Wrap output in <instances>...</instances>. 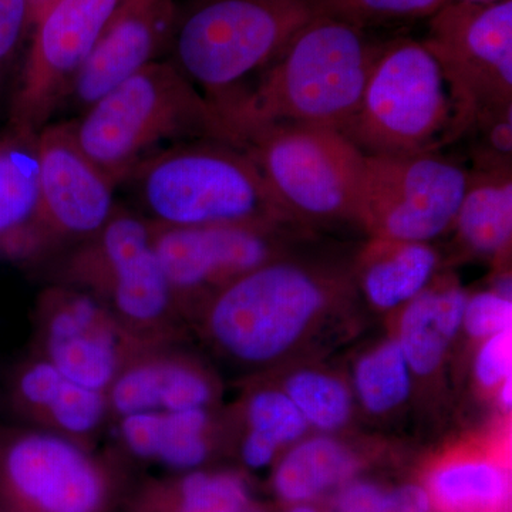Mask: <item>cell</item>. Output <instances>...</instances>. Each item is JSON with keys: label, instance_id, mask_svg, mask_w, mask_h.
I'll list each match as a JSON object with an SVG mask.
<instances>
[{"label": "cell", "instance_id": "6da1fadb", "mask_svg": "<svg viewBox=\"0 0 512 512\" xmlns=\"http://www.w3.org/2000/svg\"><path fill=\"white\" fill-rule=\"evenodd\" d=\"M379 50L365 26L322 13L255 80L215 104L229 141L276 124L342 130L359 106Z\"/></svg>", "mask_w": 512, "mask_h": 512}, {"label": "cell", "instance_id": "7a4b0ae2", "mask_svg": "<svg viewBox=\"0 0 512 512\" xmlns=\"http://www.w3.org/2000/svg\"><path fill=\"white\" fill-rule=\"evenodd\" d=\"M478 106L424 40L380 46L359 106L340 133L369 156L437 154L476 127Z\"/></svg>", "mask_w": 512, "mask_h": 512}, {"label": "cell", "instance_id": "3957f363", "mask_svg": "<svg viewBox=\"0 0 512 512\" xmlns=\"http://www.w3.org/2000/svg\"><path fill=\"white\" fill-rule=\"evenodd\" d=\"M124 183L131 184L154 227L252 225L274 231L298 221L231 141L205 138L165 147Z\"/></svg>", "mask_w": 512, "mask_h": 512}, {"label": "cell", "instance_id": "277c9868", "mask_svg": "<svg viewBox=\"0 0 512 512\" xmlns=\"http://www.w3.org/2000/svg\"><path fill=\"white\" fill-rule=\"evenodd\" d=\"M84 154L117 185L163 147L229 141L217 109L170 59L123 80L72 121Z\"/></svg>", "mask_w": 512, "mask_h": 512}, {"label": "cell", "instance_id": "5b68a950", "mask_svg": "<svg viewBox=\"0 0 512 512\" xmlns=\"http://www.w3.org/2000/svg\"><path fill=\"white\" fill-rule=\"evenodd\" d=\"M325 12L322 0H192L178 12L168 59L215 106Z\"/></svg>", "mask_w": 512, "mask_h": 512}, {"label": "cell", "instance_id": "8992f818", "mask_svg": "<svg viewBox=\"0 0 512 512\" xmlns=\"http://www.w3.org/2000/svg\"><path fill=\"white\" fill-rule=\"evenodd\" d=\"M335 286L308 266L272 259L210 296L205 329L239 363L275 362L325 312Z\"/></svg>", "mask_w": 512, "mask_h": 512}, {"label": "cell", "instance_id": "52a82bcc", "mask_svg": "<svg viewBox=\"0 0 512 512\" xmlns=\"http://www.w3.org/2000/svg\"><path fill=\"white\" fill-rule=\"evenodd\" d=\"M232 143L296 220L360 222L366 154L336 128L276 124L245 131Z\"/></svg>", "mask_w": 512, "mask_h": 512}, {"label": "cell", "instance_id": "ba28073f", "mask_svg": "<svg viewBox=\"0 0 512 512\" xmlns=\"http://www.w3.org/2000/svg\"><path fill=\"white\" fill-rule=\"evenodd\" d=\"M468 173L437 154H366L360 222L376 238L427 242L453 225Z\"/></svg>", "mask_w": 512, "mask_h": 512}, {"label": "cell", "instance_id": "9c48e42d", "mask_svg": "<svg viewBox=\"0 0 512 512\" xmlns=\"http://www.w3.org/2000/svg\"><path fill=\"white\" fill-rule=\"evenodd\" d=\"M120 0H52L33 22L10 128L39 134L69 99L74 82Z\"/></svg>", "mask_w": 512, "mask_h": 512}, {"label": "cell", "instance_id": "30bf717a", "mask_svg": "<svg viewBox=\"0 0 512 512\" xmlns=\"http://www.w3.org/2000/svg\"><path fill=\"white\" fill-rule=\"evenodd\" d=\"M0 494L22 512H100L107 483L72 439L46 430L0 434Z\"/></svg>", "mask_w": 512, "mask_h": 512}, {"label": "cell", "instance_id": "8fae6325", "mask_svg": "<svg viewBox=\"0 0 512 512\" xmlns=\"http://www.w3.org/2000/svg\"><path fill=\"white\" fill-rule=\"evenodd\" d=\"M40 357L80 386L107 393L128 359L147 348L106 305L77 286L49 289L37 308Z\"/></svg>", "mask_w": 512, "mask_h": 512}, {"label": "cell", "instance_id": "7c38bea8", "mask_svg": "<svg viewBox=\"0 0 512 512\" xmlns=\"http://www.w3.org/2000/svg\"><path fill=\"white\" fill-rule=\"evenodd\" d=\"M424 42L466 84L478 117L512 107V0H450L430 16Z\"/></svg>", "mask_w": 512, "mask_h": 512}, {"label": "cell", "instance_id": "4fadbf2b", "mask_svg": "<svg viewBox=\"0 0 512 512\" xmlns=\"http://www.w3.org/2000/svg\"><path fill=\"white\" fill-rule=\"evenodd\" d=\"M39 231L43 247L62 239L86 241L110 220L117 184L84 154L72 121L37 134Z\"/></svg>", "mask_w": 512, "mask_h": 512}, {"label": "cell", "instance_id": "5bb4252c", "mask_svg": "<svg viewBox=\"0 0 512 512\" xmlns=\"http://www.w3.org/2000/svg\"><path fill=\"white\" fill-rule=\"evenodd\" d=\"M154 252L175 302L210 292L276 259L272 229L252 225L154 227Z\"/></svg>", "mask_w": 512, "mask_h": 512}, {"label": "cell", "instance_id": "9a60e30c", "mask_svg": "<svg viewBox=\"0 0 512 512\" xmlns=\"http://www.w3.org/2000/svg\"><path fill=\"white\" fill-rule=\"evenodd\" d=\"M175 0H120L69 94L80 110L160 59L178 18Z\"/></svg>", "mask_w": 512, "mask_h": 512}, {"label": "cell", "instance_id": "2e32d148", "mask_svg": "<svg viewBox=\"0 0 512 512\" xmlns=\"http://www.w3.org/2000/svg\"><path fill=\"white\" fill-rule=\"evenodd\" d=\"M114 416L208 409L214 399L210 376L184 356L147 346L128 359L107 390Z\"/></svg>", "mask_w": 512, "mask_h": 512}, {"label": "cell", "instance_id": "e0dca14e", "mask_svg": "<svg viewBox=\"0 0 512 512\" xmlns=\"http://www.w3.org/2000/svg\"><path fill=\"white\" fill-rule=\"evenodd\" d=\"M10 390L22 416L67 439L92 436L110 413L106 393L74 383L40 356L16 370Z\"/></svg>", "mask_w": 512, "mask_h": 512}, {"label": "cell", "instance_id": "ac0fdd59", "mask_svg": "<svg viewBox=\"0 0 512 512\" xmlns=\"http://www.w3.org/2000/svg\"><path fill=\"white\" fill-rule=\"evenodd\" d=\"M42 249L37 134L9 127L0 136V256L23 259Z\"/></svg>", "mask_w": 512, "mask_h": 512}, {"label": "cell", "instance_id": "d6986e66", "mask_svg": "<svg viewBox=\"0 0 512 512\" xmlns=\"http://www.w3.org/2000/svg\"><path fill=\"white\" fill-rule=\"evenodd\" d=\"M468 296L456 282L427 286L404 305L399 343L413 375H433L463 328Z\"/></svg>", "mask_w": 512, "mask_h": 512}, {"label": "cell", "instance_id": "ffe728a7", "mask_svg": "<svg viewBox=\"0 0 512 512\" xmlns=\"http://www.w3.org/2000/svg\"><path fill=\"white\" fill-rule=\"evenodd\" d=\"M119 434L134 456L175 470L200 467L210 456L208 409L130 414L119 419Z\"/></svg>", "mask_w": 512, "mask_h": 512}, {"label": "cell", "instance_id": "44dd1931", "mask_svg": "<svg viewBox=\"0 0 512 512\" xmlns=\"http://www.w3.org/2000/svg\"><path fill=\"white\" fill-rule=\"evenodd\" d=\"M373 238L362 258V288L367 301L389 311L406 305L430 285L439 255L427 242Z\"/></svg>", "mask_w": 512, "mask_h": 512}, {"label": "cell", "instance_id": "7402d4cb", "mask_svg": "<svg viewBox=\"0 0 512 512\" xmlns=\"http://www.w3.org/2000/svg\"><path fill=\"white\" fill-rule=\"evenodd\" d=\"M451 227L474 254L505 251L512 235L511 167H481L468 174L466 194Z\"/></svg>", "mask_w": 512, "mask_h": 512}, {"label": "cell", "instance_id": "603a6c76", "mask_svg": "<svg viewBox=\"0 0 512 512\" xmlns=\"http://www.w3.org/2000/svg\"><path fill=\"white\" fill-rule=\"evenodd\" d=\"M427 493L437 512H505L511 481L494 458L456 457L431 471Z\"/></svg>", "mask_w": 512, "mask_h": 512}, {"label": "cell", "instance_id": "cb8c5ba5", "mask_svg": "<svg viewBox=\"0 0 512 512\" xmlns=\"http://www.w3.org/2000/svg\"><path fill=\"white\" fill-rule=\"evenodd\" d=\"M356 468V458L339 441L312 437L282 458L275 473V490L288 503H306L348 480Z\"/></svg>", "mask_w": 512, "mask_h": 512}, {"label": "cell", "instance_id": "d4e9b609", "mask_svg": "<svg viewBox=\"0 0 512 512\" xmlns=\"http://www.w3.org/2000/svg\"><path fill=\"white\" fill-rule=\"evenodd\" d=\"M413 372L397 340L382 343L360 357L355 389L367 412L384 414L402 406L412 390Z\"/></svg>", "mask_w": 512, "mask_h": 512}, {"label": "cell", "instance_id": "484cf974", "mask_svg": "<svg viewBox=\"0 0 512 512\" xmlns=\"http://www.w3.org/2000/svg\"><path fill=\"white\" fill-rule=\"evenodd\" d=\"M284 392L291 397L309 426L320 431H335L348 423L352 397L348 387L336 377L316 370L293 373Z\"/></svg>", "mask_w": 512, "mask_h": 512}, {"label": "cell", "instance_id": "4316f807", "mask_svg": "<svg viewBox=\"0 0 512 512\" xmlns=\"http://www.w3.org/2000/svg\"><path fill=\"white\" fill-rule=\"evenodd\" d=\"M248 501L237 474L192 471L175 490L173 512H247Z\"/></svg>", "mask_w": 512, "mask_h": 512}, {"label": "cell", "instance_id": "83f0119b", "mask_svg": "<svg viewBox=\"0 0 512 512\" xmlns=\"http://www.w3.org/2000/svg\"><path fill=\"white\" fill-rule=\"evenodd\" d=\"M248 433L281 448L305 436L309 424L284 390H258L247 404Z\"/></svg>", "mask_w": 512, "mask_h": 512}, {"label": "cell", "instance_id": "f1b7e54d", "mask_svg": "<svg viewBox=\"0 0 512 512\" xmlns=\"http://www.w3.org/2000/svg\"><path fill=\"white\" fill-rule=\"evenodd\" d=\"M450 0H322L326 12L365 26L370 22L429 19Z\"/></svg>", "mask_w": 512, "mask_h": 512}, {"label": "cell", "instance_id": "f546056e", "mask_svg": "<svg viewBox=\"0 0 512 512\" xmlns=\"http://www.w3.org/2000/svg\"><path fill=\"white\" fill-rule=\"evenodd\" d=\"M463 328L474 339L485 340L512 328L510 293L491 289L467 298Z\"/></svg>", "mask_w": 512, "mask_h": 512}, {"label": "cell", "instance_id": "4dcf8cb0", "mask_svg": "<svg viewBox=\"0 0 512 512\" xmlns=\"http://www.w3.org/2000/svg\"><path fill=\"white\" fill-rule=\"evenodd\" d=\"M512 329L485 339L478 350L474 375L484 390H498L511 377Z\"/></svg>", "mask_w": 512, "mask_h": 512}, {"label": "cell", "instance_id": "1f68e13d", "mask_svg": "<svg viewBox=\"0 0 512 512\" xmlns=\"http://www.w3.org/2000/svg\"><path fill=\"white\" fill-rule=\"evenodd\" d=\"M30 29L32 13L29 0H0V82Z\"/></svg>", "mask_w": 512, "mask_h": 512}, {"label": "cell", "instance_id": "d6a6232c", "mask_svg": "<svg viewBox=\"0 0 512 512\" xmlns=\"http://www.w3.org/2000/svg\"><path fill=\"white\" fill-rule=\"evenodd\" d=\"M386 491L379 485L356 481L336 495L335 512H383Z\"/></svg>", "mask_w": 512, "mask_h": 512}, {"label": "cell", "instance_id": "836d02e7", "mask_svg": "<svg viewBox=\"0 0 512 512\" xmlns=\"http://www.w3.org/2000/svg\"><path fill=\"white\" fill-rule=\"evenodd\" d=\"M431 508L426 488L407 484L386 493L383 512H431Z\"/></svg>", "mask_w": 512, "mask_h": 512}, {"label": "cell", "instance_id": "e575fe53", "mask_svg": "<svg viewBox=\"0 0 512 512\" xmlns=\"http://www.w3.org/2000/svg\"><path fill=\"white\" fill-rule=\"evenodd\" d=\"M512 377H508L507 380L500 387H498V399H500V404L503 406L504 410L510 412L511 403H512Z\"/></svg>", "mask_w": 512, "mask_h": 512}, {"label": "cell", "instance_id": "d590c367", "mask_svg": "<svg viewBox=\"0 0 512 512\" xmlns=\"http://www.w3.org/2000/svg\"><path fill=\"white\" fill-rule=\"evenodd\" d=\"M52 0H29L30 13H32V25L39 13L46 8Z\"/></svg>", "mask_w": 512, "mask_h": 512}, {"label": "cell", "instance_id": "8d00e7d4", "mask_svg": "<svg viewBox=\"0 0 512 512\" xmlns=\"http://www.w3.org/2000/svg\"><path fill=\"white\" fill-rule=\"evenodd\" d=\"M288 512H318L315 508L311 507V505L298 504L296 507H293L291 511Z\"/></svg>", "mask_w": 512, "mask_h": 512}, {"label": "cell", "instance_id": "74e56055", "mask_svg": "<svg viewBox=\"0 0 512 512\" xmlns=\"http://www.w3.org/2000/svg\"><path fill=\"white\" fill-rule=\"evenodd\" d=\"M456 2L478 3V5H487V3L500 2V0H456Z\"/></svg>", "mask_w": 512, "mask_h": 512}]
</instances>
